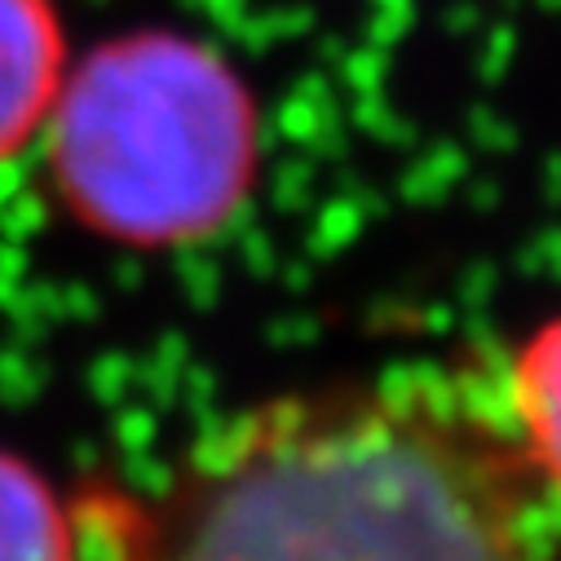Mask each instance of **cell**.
Wrapping results in <instances>:
<instances>
[{"mask_svg": "<svg viewBox=\"0 0 561 561\" xmlns=\"http://www.w3.org/2000/svg\"><path fill=\"white\" fill-rule=\"evenodd\" d=\"M106 561H561L495 371L411 363L252 402L128 504Z\"/></svg>", "mask_w": 561, "mask_h": 561, "instance_id": "cell-1", "label": "cell"}, {"mask_svg": "<svg viewBox=\"0 0 561 561\" xmlns=\"http://www.w3.org/2000/svg\"><path fill=\"white\" fill-rule=\"evenodd\" d=\"M58 204L124 248H186L226 230L261 164V111L208 41L137 27L67 67L41 133Z\"/></svg>", "mask_w": 561, "mask_h": 561, "instance_id": "cell-2", "label": "cell"}, {"mask_svg": "<svg viewBox=\"0 0 561 561\" xmlns=\"http://www.w3.org/2000/svg\"><path fill=\"white\" fill-rule=\"evenodd\" d=\"M67 67L58 0H0V164L41 142Z\"/></svg>", "mask_w": 561, "mask_h": 561, "instance_id": "cell-3", "label": "cell"}, {"mask_svg": "<svg viewBox=\"0 0 561 561\" xmlns=\"http://www.w3.org/2000/svg\"><path fill=\"white\" fill-rule=\"evenodd\" d=\"M495 389L517 447L561 504V319L535 328L504 358Z\"/></svg>", "mask_w": 561, "mask_h": 561, "instance_id": "cell-4", "label": "cell"}, {"mask_svg": "<svg viewBox=\"0 0 561 561\" xmlns=\"http://www.w3.org/2000/svg\"><path fill=\"white\" fill-rule=\"evenodd\" d=\"M0 561H80L67 504L10 451H0Z\"/></svg>", "mask_w": 561, "mask_h": 561, "instance_id": "cell-5", "label": "cell"}]
</instances>
